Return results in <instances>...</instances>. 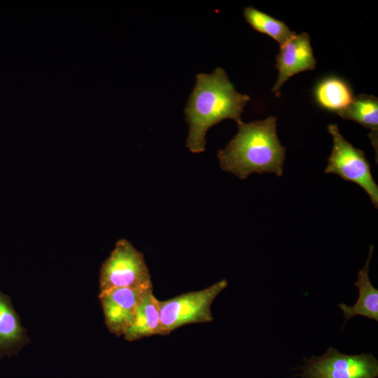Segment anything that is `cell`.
<instances>
[{
	"instance_id": "obj_10",
	"label": "cell",
	"mask_w": 378,
	"mask_h": 378,
	"mask_svg": "<svg viewBox=\"0 0 378 378\" xmlns=\"http://www.w3.org/2000/svg\"><path fill=\"white\" fill-rule=\"evenodd\" d=\"M374 246L369 248V254L366 262L358 273V280L354 285L358 288V297L353 306L344 303L338 307L343 312L345 323L356 316H363L376 321H378V290L372 284L369 277L370 262L372 258Z\"/></svg>"
},
{
	"instance_id": "obj_7",
	"label": "cell",
	"mask_w": 378,
	"mask_h": 378,
	"mask_svg": "<svg viewBox=\"0 0 378 378\" xmlns=\"http://www.w3.org/2000/svg\"><path fill=\"white\" fill-rule=\"evenodd\" d=\"M145 290L117 288L99 293L105 323L110 332L117 337L124 335L134 321L136 307Z\"/></svg>"
},
{
	"instance_id": "obj_13",
	"label": "cell",
	"mask_w": 378,
	"mask_h": 378,
	"mask_svg": "<svg viewBox=\"0 0 378 378\" xmlns=\"http://www.w3.org/2000/svg\"><path fill=\"white\" fill-rule=\"evenodd\" d=\"M338 115L370 130L369 138L377 156L378 99L373 95L359 94L354 97L349 105Z\"/></svg>"
},
{
	"instance_id": "obj_12",
	"label": "cell",
	"mask_w": 378,
	"mask_h": 378,
	"mask_svg": "<svg viewBox=\"0 0 378 378\" xmlns=\"http://www.w3.org/2000/svg\"><path fill=\"white\" fill-rule=\"evenodd\" d=\"M313 96L318 107L337 114L344 110L354 97L349 83L335 76L320 80L314 88Z\"/></svg>"
},
{
	"instance_id": "obj_4",
	"label": "cell",
	"mask_w": 378,
	"mask_h": 378,
	"mask_svg": "<svg viewBox=\"0 0 378 378\" xmlns=\"http://www.w3.org/2000/svg\"><path fill=\"white\" fill-rule=\"evenodd\" d=\"M117 288H152L144 254L127 240H118L100 270V293Z\"/></svg>"
},
{
	"instance_id": "obj_2",
	"label": "cell",
	"mask_w": 378,
	"mask_h": 378,
	"mask_svg": "<svg viewBox=\"0 0 378 378\" xmlns=\"http://www.w3.org/2000/svg\"><path fill=\"white\" fill-rule=\"evenodd\" d=\"M238 132L217 157L220 167L240 179L251 174H283L286 148L279 140L276 118L237 124Z\"/></svg>"
},
{
	"instance_id": "obj_8",
	"label": "cell",
	"mask_w": 378,
	"mask_h": 378,
	"mask_svg": "<svg viewBox=\"0 0 378 378\" xmlns=\"http://www.w3.org/2000/svg\"><path fill=\"white\" fill-rule=\"evenodd\" d=\"M316 61L310 43V36L303 32L295 34L280 46L276 57L278 78L272 92L279 96L282 85L293 76L302 71L313 70Z\"/></svg>"
},
{
	"instance_id": "obj_5",
	"label": "cell",
	"mask_w": 378,
	"mask_h": 378,
	"mask_svg": "<svg viewBox=\"0 0 378 378\" xmlns=\"http://www.w3.org/2000/svg\"><path fill=\"white\" fill-rule=\"evenodd\" d=\"M328 130L332 138V148L325 173L337 174L346 181L358 185L368 195L377 209L378 186L373 178L371 167L365 153L344 138L337 125H329Z\"/></svg>"
},
{
	"instance_id": "obj_3",
	"label": "cell",
	"mask_w": 378,
	"mask_h": 378,
	"mask_svg": "<svg viewBox=\"0 0 378 378\" xmlns=\"http://www.w3.org/2000/svg\"><path fill=\"white\" fill-rule=\"evenodd\" d=\"M228 286L226 279L200 290L190 291L164 301H158L160 335L167 336L188 324L209 323L214 320L211 304Z\"/></svg>"
},
{
	"instance_id": "obj_1",
	"label": "cell",
	"mask_w": 378,
	"mask_h": 378,
	"mask_svg": "<svg viewBox=\"0 0 378 378\" xmlns=\"http://www.w3.org/2000/svg\"><path fill=\"white\" fill-rule=\"evenodd\" d=\"M250 100L238 92L225 71L216 68L211 74H199L184 110L188 123L186 147L194 153L205 150L206 134L225 119L241 122V114Z\"/></svg>"
},
{
	"instance_id": "obj_6",
	"label": "cell",
	"mask_w": 378,
	"mask_h": 378,
	"mask_svg": "<svg viewBox=\"0 0 378 378\" xmlns=\"http://www.w3.org/2000/svg\"><path fill=\"white\" fill-rule=\"evenodd\" d=\"M302 378H377L378 360L371 354L348 355L330 346L318 357L304 358Z\"/></svg>"
},
{
	"instance_id": "obj_9",
	"label": "cell",
	"mask_w": 378,
	"mask_h": 378,
	"mask_svg": "<svg viewBox=\"0 0 378 378\" xmlns=\"http://www.w3.org/2000/svg\"><path fill=\"white\" fill-rule=\"evenodd\" d=\"M29 342L10 296L0 290V358L17 355Z\"/></svg>"
},
{
	"instance_id": "obj_14",
	"label": "cell",
	"mask_w": 378,
	"mask_h": 378,
	"mask_svg": "<svg viewBox=\"0 0 378 378\" xmlns=\"http://www.w3.org/2000/svg\"><path fill=\"white\" fill-rule=\"evenodd\" d=\"M244 16L246 21L253 29L272 37L280 46L296 34L282 21L275 19L252 6L244 8Z\"/></svg>"
},
{
	"instance_id": "obj_11",
	"label": "cell",
	"mask_w": 378,
	"mask_h": 378,
	"mask_svg": "<svg viewBox=\"0 0 378 378\" xmlns=\"http://www.w3.org/2000/svg\"><path fill=\"white\" fill-rule=\"evenodd\" d=\"M158 301L152 288L144 291L134 321L122 335L125 340L133 342L146 337L160 335Z\"/></svg>"
}]
</instances>
